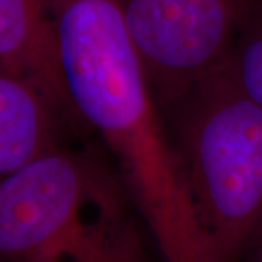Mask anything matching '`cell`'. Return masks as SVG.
<instances>
[{"instance_id": "obj_1", "label": "cell", "mask_w": 262, "mask_h": 262, "mask_svg": "<svg viewBox=\"0 0 262 262\" xmlns=\"http://www.w3.org/2000/svg\"><path fill=\"white\" fill-rule=\"evenodd\" d=\"M53 10L76 118L92 127L111 151L162 256L166 262H219L131 44L120 0H53Z\"/></svg>"}, {"instance_id": "obj_2", "label": "cell", "mask_w": 262, "mask_h": 262, "mask_svg": "<svg viewBox=\"0 0 262 262\" xmlns=\"http://www.w3.org/2000/svg\"><path fill=\"white\" fill-rule=\"evenodd\" d=\"M121 178L56 146L0 181V262H151Z\"/></svg>"}, {"instance_id": "obj_3", "label": "cell", "mask_w": 262, "mask_h": 262, "mask_svg": "<svg viewBox=\"0 0 262 262\" xmlns=\"http://www.w3.org/2000/svg\"><path fill=\"white\" fill-rule=\"evenodd\" d=\"M165 113L185 187L217 259L241 262L262 230V106L226 66Z\"/></svg>"}, {"instance_id": "obj_4", "label": "cell", "mask_w": 262, "mask_h": 262, "mask_svg": "<svg viewBox=\"0 0 262 262\" xmlns=\"http://www.w3.org/2000/svg\"><path fill=\"white\" fill-rule=\"evenodd\" d=\"M251 0H120L151 92L165 113L229 64Z\"/></svg>"}, {"instance_id": "obj_5", "label": "cell", "mask_w": 262, "mask_h": 262, "mask_svg": "<svg viewBox=\"0 0 262 262\" xmlns=\"http://www.w3.org/2000/svg\"><path fill=\"white\" fill-rule=\"evenodd\" d=\"M0 66L76 118L61 72L53 0H0Z\"/></svg>"}, {"instance_id": "obj_6", "label": "cell", "mask_w": 262, "mask_h": 262, "mask_svg": "<svg viewBox=\"0 0 262 262\" xmlns=\"http://www.w3.org/2000/svg\"><path fill=\"white\" fill-rule=\"evenodd\" d=\"M61 117L39 89L0 66V181L58 146Z\"/></svg>"}, {"instance_id": "obj_7", "label": "cell", "mask_w": 262, "mask_h": 262, "mask_svg": "<svg viewBox=\"0 0 262 262\" xmlns=\"http://www.w3.org/2000/svg\"><path fill=\"white\" fill-rule=\"evenodd\" d=\"M229 70L262 106V0H251L229 58Z\"/></svg>"}, {"instance_id": "obj_8", "label": "cell", "mask_w": 262, "mask_h": 262, "mask_svg": "<svg viewBox=\"0 0 262 262\" xmlns=\"http://www.w3.org/2000/svg\"><path fill=\"white\" fill-rule=\"evenodd\" d=\"M241 262H262V230L255 237V241L249 246Z\"/></svg>"}]
</instances>
